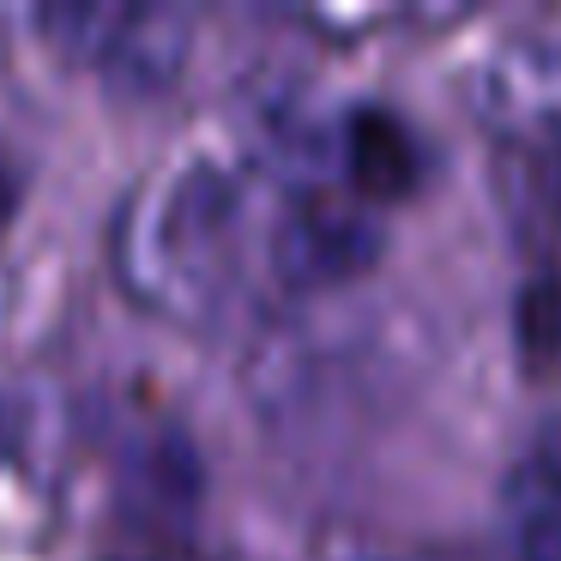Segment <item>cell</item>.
<instances>
[{
	"mask_svg": "<svg viewBox=\"0 0 561 561\" xmlns=\"http://www.w3.org/2000/svg\"><path fill=\"white\" fill-rule=\"evenodd\" d=\"M13 211V175H7V163H0V218Z\"/></svg>",
	"mask_w": 561,
	"mask_h": 561,
	"instance_id": "cell-10",
	"label": "cell"
},
{
	"mask_svg": "<svg viewBox=\"0 0 561 561\" xmlns=\"http://www.w3.org/2000/svg\"><path fill=\"white\" fill-rule=\"evenodd\" d=\"M519 332H525V344H531V351H556V344H561V284L537 278L531 290H525Z\"/></svg>",
	"mask_w": 561,
	"mask_h": 561,
	"instance_id": "cell-6",
	"label": "cell"
},
{
	"mask_svg": "<svg viewBox=\"0 0 561 561\" xmlns=\"http://www.w3.org/2000/svg\"><path fill=\"white\" fill-rule=\"evenodd\" d=\"M187 49H194V13H182V7H115L110 43H103L91 73H103V85L127 91V98H158L187 67Z\"/></svg>",
	"mask_w": 561,
	"mask_h": 561,
	"instance_id": "cell-4",
	"label": "cell"
},
{
	"mask_svg": "<svg viewBox=\"0 0 561 561\" xmlns=\"http://www.w3.org/2000/svg\"><path fill=\"white\" fill-rule=\"evenodd\" d=\"M477 110L507 134V146L561 134V37L519 31L477 67Z\"/></svg>",
	"mask_w": 561,
	"mask_h": 561,
	"instance_id": "cell-3",
	"label": "cell"
},
{
	"mask_svg": "<svg viewBox=\"0 0 561 561\" xmlns=\"http://www.w3.org/2000/svg\"><path fill=\"white\" fill-rule=\"evenodd\" d=\"M19 453V404L0 399V459H13Z\"/></svg>",
	"mask_w": 561,
	"mask_h": 561,
	"instance_id": "cell-8",
	"label": "cell"
},
{
	"mask_svg": "<svg viewBox=\"0 0 561 561\" xmlns=\"http://www.w3.org/2000/svg\"><path fill=\"white\" fill-rule=\"evenodd\" d=\"M242 224V187L224 163L194 158L139 187L115 218V272L151 308L199 314L218 296Z\"/></svg>",
	"mask_w": 561,
	"mask_h": 561,
	"instance_id": "cell-1",
	"label": "cell"
},
{
	"mask_svg": "<svg viewBox=\"0 0 561 561\" xmlns=\"http://www.w3.org/2000/svg\"><path fill=\"white\" fill-rule=\"evenodd\" d=\"M272 272L290 290H320V284H344L380 254V224L368 218L363 199L327 194V187H302L272 224Z\"/></svg>",
	"mask_w": 561,
	"mask_h": 561,
	"instance_id": "cell-2",
	"label": "cell"
},
{
	"mask_svg": "<svg viewBox=\"0 0 561 561\" xmlns=\"http://www.w3.org/2000/svg\"><path fill=\"white\" fill-rule=\"evenodd\" d=\"M332 561H440V556H423V549H380V543H344Z\"/></svg>",
	"mask_w": 561,
	"mask_h": 561,
	"instance_id": "cell-7",
	"label": "cell"
},
{
	"mask_svg": "<svg viewBox=\"0 0 561 561\" xmlns=\"http://www.w3.org/2000/svg\"><path fill=\"white\" fill-rule=\"evenodd\" d=\"M332 158H339V175L351 182L356 199H399L404 187L416 182L411 127H404L392 110H380V103H363V110L344 115Z\"/></svg>",
	"mask_w": 561,
	"mask_h": 561,
	"instance_id": "cell-5",
	"label": "cell"
},
{
	"mask_svg": "<svg viewBox=\"0 0 561 561\" xmlns=\"http://www.w3.org/2000/svg\"><path fill=\"white\" fill-rule=\"evenodd\" d=\"M115 561H187V556H170V549H127V556Z\"/></svg>",
	"mask_w": 561,
	"mask_h": 561,
	"instance_id": "cell-9",
	"label": "cell"
}]
</instances>
